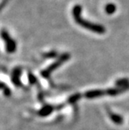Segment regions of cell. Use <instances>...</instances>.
<instances>
[{"label":"cell","mask_w":129,"mask_h":130,"mask_svg":"<svg viewBox=\"0 0 129 130\" xmlns=\"http://www.w3.org/2000/svg\"><path fill=\"white\" fill-rule=\"evenodd\" d=\"M81 11H82V8L80 6H76L73 8V16L74 18L76 20V21L78 23V24H79L80 26H82L84 28L88 29L89 30L93 31L95 33H98V34H103L105 33V28L104 27L101 26V25H98V24H93L92 23H89L86 20H84L81 18L80 15H81Z\"/></svg>","instance_id":"obj_1"},{"label":"cell","mask_w":129,"mask_h":130,"mask_svg":"<svg viewBox=\"0 0 129 130\" xmlns=\"http://www.w3.org/2000/svg\"><path fill=\"white\" fill-rule=\"evenodd\" d=\"M105 93V91H103L101 90H89L87 91L85 93V97L89 99H93L95 98L100 97Z\"/></svg>","instance_id":"obj_2"},{"label":"cell","mask_w":129,"mask_h":130,"mask_svg":"<svg viewBox=\"0 0 129 130\" xmlns=\"http://www.w3.org/2000/svg\"><path fill=\"white\" fill-rule=\"evenodd\" d=\"M109 115H110V119L113 121V122H114V124H117V125H121L124 122V119L122 116H120L117 114H114V113H112V112H108Z\"/></svg>","instance_id":"obj_3"},{"label":"cell","mask_w":129,"mask_h":130,"mask_svg":"<svg viewBox=\"0 0 129 130\" xmlns=\"http://www.w3.org/2000/svg\"><path fill=\"white\" fill-rule=\"evenodd\" d=\"M105 10L107 14H113L116 11V6L113 3H109L105 7Z\"/></svg>","instance_id":"obj_4"},{"label":"cell","mask_w":129,"mask_h":130,"mask_svg":"<svg viewBox=\"0 0 129 130\" xmlns=\"http://www.w3.org/2000/svg\"><path fill=\"white\" fill-rule=\"evenodd\" d=\"M116 84L118 87H123L129 85V81L127 79H119L117 81Z\"/></svg>","instance_id":"obj_5"}]
</instances>
